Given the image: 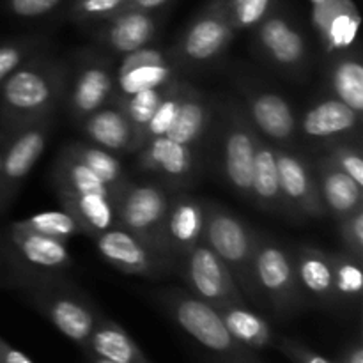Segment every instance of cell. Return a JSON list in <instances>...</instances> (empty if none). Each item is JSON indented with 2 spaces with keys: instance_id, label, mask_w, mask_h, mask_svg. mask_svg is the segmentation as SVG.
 Instances as JSON below:
<instances>
[{
  "instance_id": "cell-1",
  "label": "cell",
  "mask_w": 363,
  "mask_h": 363,
  "mask_svg": "<svg viewBox=\"0 0 363 363\" xmlns=\"http://www.w3.org/2000/svg\"><path fill=\"white\" fill-rule=\"evenodd\" d=\"M67 66L43 52L0 84V128L14 131L53 117L66 96Z\"/></svg>"
},
{
  "instance_id": "cell-2",
  "label": "cell",
  "mask_w": 363,
  "mask_h": 363,
  "mask_svg": "<svg viewBox=\"0 0 363 363\" xmlns=\"http://www.w3.org/2000/svg\"><path fill=\"white\" fill-rule=\"evenodd\" d=\"M7 282L64 337L87 346L101 312L64 273H9Z\"/></svg>"
},
{
  "instance_id": "cell-3",
  "label": "cell",
  "mask_w": 363,
  "mask_h": 363,
  "mask_svg": "<svg viewBox=\"0 0 363 363\" xmlns=\"http://www.w3.org/2000/svg\"><path fill=\"white\" fill-rule=\"evenodd\" d=\"M158 300L176 325L215 354L216 363H262L255 351L245 347L230 335L216 307L208 301L177 289L163 291Z\"/></svg>"
},
{
  "instance_id": "cell-4",
  "label": "cell",
  "mask_w": 363,
  "mask_h": 363,
  "mask_svg": "<svg viewBox=\"0 0 363 363\" xmlns=\"http://www.w3.org/2000/svg\"><path fill=\"white\" fill-rule=\"evenodd\" d=\"M170 195L165 188L151 183L128 181L113 197L116 225L130 233L156 255L174 266L167 243V215Z\"/></svg>"
},
{
  "instance_id": "cell-5",
  "label": "cell",
  "mask_w": 363,
  "mask_h": 363,
  "mask_svg": "<svg viewBox=\"0 0 363 363\" xmlns=\"http://www.w3.org/2000/svg\"><path fill=\"white\" fill-rule=\"evenodd\" d=\"M255 238L257 233L233 211L218 204L206 206L202 241L229 268L243 296H250L255 305H264L254 277Z\"/></svg>"
},
{
  "instance_id": "cell-6",
  "label": "cell",
  "mask_w": 363,
  "mask_h": 363,
  "mask_svg": "<svg viewBox=\"0 0 363 363\" xmlns=\"http://www.w3.org/2000/svg\"><path fill=\"white\" fill-rule=\"evenodd\" d=\"M254 277L264 305L279 318H291L303 307L305 293L298 282L293 252L262 234L255 238Z\"/></svg>"
},
{
  "instance_id": "cell-7",
  "label": "cell",
  "mask_w": 363,
  "mask_h": 363,
  "mask_svg": "<svg viewBox=\"0 0 363 363\" xmlns=\"http://www.w3.org/2000/svg\"><path fill=\"white\" fill-rule=\"evenodd\" d=\"M9 273H66L73 266L67 243L28 229L18 220L4 233Z\"/></svg>"
},
{
  "instance_id": "cell-8",
  "label": "cell",
  "mask_w": 363,
  "mask_h": 363,
  "mask_svg": "<svg viewBox=\"0 0 363 363\" xmlns=\"http://www.w3.org/2000/svg\"><path fill=\"white\" fill-rule=\"evenodd\" d=\"M50 130L52 117L11 131L0 167V215L11 208L25 179L45 152Z\"/></svg>"
},
{
  "instance_id": "cell-9",
  "label": "cell",
  "mask_w": 363,
  "mask_h": 363,
  "mask_svg": "<svg viewBox=\"0 0 363 363\" xmlns=\"http://www.w3.org/2000/svg\"><path fill=\"white\" fill-rule=\"evenodd\" d=\"M116 67L99 53H85L78 60L73 77L67 82V110L77 123L112 101Z\"/></svg>"
},
{
  "instance_id": "cell-10",
  "label": "cell",
  "mask_w": 363,
  "mask_h": 363,
  "mask_svg": "<svg viewBox=\"0 0 363 363\" xmlns=\"http://www.w3.org/2000/svg\"><path fill=\"white\" fill-rule=\"evenodd\" d=\"M181 272L190 286L191 294L208 301L213 307L218 308L229 303H247L233 273L204 241H201L183 259Z\"/></svg>"
},
{
  "instance_id": "cell-11",
  "label": "cell",
  "mask_w": 363,
  "mask_h": 363,
  "mask_svg": "<svg viewBox=\"0 0 363 363\" xmlns=\"http://www.w3.org/2000/svg\"><path fill=\"white\" fill-rule=\"evenodd\" d=\"M234 34L236 28L227 13L225 0H211L183 34L177 55L191 64L213 62L225 52Z\"/></svg>"
},
{
  "instance_id": "cell-12",
  "label": "cell",
  "mask_w": 363,
  "mask_h": 363,
  "mask_svg": "<svg viewBox=\"0 0 363 363\" xmlns=\"http://www.w3.org/2000/svg\"><path fill=\"white\" fill-rule=\"evenodd\" d=\"M174 73L176 64L163 50L144 46L137 52L128 53L116 67L112 103L121 106L138 92L167 85L174 80Z\"/></svg>"
},
{
  "instance_id": "cell-13",
  "label": "cell",
  "mask_w": 363,
  "mask_h": 363,
  "mask_svg": "<svg viewBox=\"0 0 363 363\" xmlns=\"http://www.w3.org/2000/svg\"><path fill=\"white\" fill-rule=\"evenodd\" d=\"M257 138L250 119L240 108L230 106L223 131V172L230 188L245 199H252V165Z\"/></svg>"
},
{
  "instance_id": "cell-14",
  "label": "cell",
  "mask_w": 363,
  "mask_h": 363,
  "mask_svg": "<svg viewBox=\"0 0 363 363\" xmlns=\"http://www.w3.org/2000/svg\"><path fill=\"white\" fill-rule=\"evenodd\" d=\"M101 257L112 268L128 275L158 279L170 272V264L121 227H112L94 238Z\"/></svg>"
},
{
  "instance_id": "cell-15",
  "label": "cell",
  "mask_w": 363,
  "mask_h": 363,
  "mask_svg": "<svg viewBox=\"0 0 363 363\" xmlns=\"http://www.w3.org/2000/svg\"><path fill=\"white\" fill-rule=\"evenodd\" d=\"M280 188L289 208L291 218H323L326 216L318 179L301 158L286 149L275 147Z\"/></svg>"
},
{
  "instance_id": "cell-16",
  "label": "cell",
  "mask_w": 363,
  "mask_h": 363,
  "mask_svg": "<svg viewBox=\"0 0 363 363\" xmlns=\"http://www.w3.org/2000/svg\"><path fill=\"white\" fill-rule=\"evenodd\" d=\"M312 4V23L330 55L347 53L357 46L362 16L353 0H318Z\"/></svg>"
},
{
  "instance_id": "cell-17",
  "label": "cell",
  "mask_w": 363,
  "mask_h": 363,
  "mask_svg": "<svg viewBox=\"0 0 363 363\" xmlns=\"http://www.w3.org/2000/svg\"><path fill=\"white\" fill-rule=\"evenodd\" d=\"M257 45L269 62L296 74L308 60V48L301 32L284 16L272 14L257 25Z\"/></svg>"
},
{
  "instance_id": "cell-18",
  "label": "cell",
  "mask_w": 363,
  "mask_h": 363,
  "mask_svg": "<svg viewBox=\"0 0 363 363\" xmlns=\"http://www.w3.org/2000/svg\"><path fill=\"white\" fill-rule=\"evenodd\" d=\"M158 30V20L147 11L126 9L103 21L96 30L98 45L113 55H128L131 52L149 46Z\"/></svg>"
},
{
  "instance_id": "cell-19",
  "label": "cell",
  "mask_w": 363,
  "mask_h": 363,
  "mask_svg": "<svg viewBox=\"0 0 363 363\" xmlns=\"http://www.w3.org/2000/svg\"><path fill=\"white\" fill-rule=\"evenodd\" d=\"M245 105L250 123L259 135L275 144H291L298 130L293 106L284 96L268 91H245Z\"/></svg>"
},
{
  "instance_id": "cell-20",
  "label": "cell",
  "mask_w": 363,
  "mask_h": 363,
  "mask_svg": "<svg viewBox=\"0 0 363 363\" xmlns=\"http://www.w3.org/2000/svg\"><path fill=\"white\" fill-rule=\"evenodd\" d=\"M206 222V206L190 195L170 197L167 215V243L174 262L183 259L202 241Z\"/></svg>"
},
{
  "instance_id": "cell-21",
  "label": "cell",
  "mask_w": 363,
  "mask_h": 363,
  "mask_svg": "<svg viewBox=\"0 0 363 363\" xmlns=\"http://www.w3.org/2000/svg\"><path fill=\"white\" fill-rule=\"evenodd\" d=\"M138 167L145 172L160 174L172 181H184L197 169L195 147L179 144L167 137L145 142L138 151Z\"/></svg>"
},
{
  "instance_id": "cell-22",
  "label": "cell",
  "mask_w": 363,
  "mask_h": 363,
  "mask_svg": "<svg viewBox=\"0 0 363 363\" xmlns=\"http://www.w3.org/2000/svg\"><path fill=\"white\" fill-rule=\"evenodd\" d=\"M293 255L298 282L303 293L323 305H340L330 252L315 247H300Z\"/></svg>"
},
{
  "instance_id": "cell-23",
  "label": "cell",
  "mask_w": 363,
  "mask_h": 363,
  "mask_svg": "<svg viewBox=\"0 0 363 363\" xmlns=\"http://www.w3.org/2000/svg\"><path fill=\"white\" fill-rule=\"evenodd\" d=\"M315 172L323 204L328 215L342 220L344 216L363 208L362 184L337 169L326 156L315 162Z\"/></svg>"
},
{
  "instance_id": "cell-24",
  "label": "cell",
  "mask_w": 363,
  "mask_h": 363,
  "mask_svg": "<svg viewBox=\"0 0 363 363\" xmlns=\"http://www.w3.org/2000/svg\"><path fill=\"white\" fill-rule=\"evenodd\" d=\"M252 199L262 211L286 213L291 216L280 188L275 145L264 140L261 135L257 138L254 165H252Z\"/></svg>"
},
{
  "instance_id": "cell-25",
  "label": "cell",
  "mask_w": 363,
  "mask_h": 363,
  "mask_svg": "<svg viewBox=\"0 0 363 363\" xmlns=\"http://www.w3.org/2000/svg\"><path fill=\"white\" fill-rule=\"evenodd\" d=\"M85 137L92 144L110 152H131L133 147V128L126 113L116 103H106L80 123Z\"/></svg>"
},
{
  "instance_id": "cell-26",
  "label": "cell",
  "mask_w": 363,
  "mask_h": 363,
  "mask_svg": "<svg viewBox=\"0 0 363 363\" xmlns=\"http://www.w3.org/2000/svg\"><path fill=\"white\" fill-rule=\"evenodd\" d=\"M57 199L64 211L77 220L80 233L94 240L105 230L116 227L113 199L96 194H78V191L55 190Z\"/></svg>"
},
{
  "instance_id": "cell-27",
  "label": "cell",
  "mask_w": 363,
  "mask_h": 363,
  "mask_svg": "<svg viewBox=\"0 0 363 363\" xmlns=\"http://www.w3.org/2000/svg\"><path fill=\"white\" fill-rule=\"evenodd\" d=\"M84 351L85 354H94L112 363H151L130 333L103 314L99 315Z\"/></svg>"
},
{
  "instance_id": "cell-28",
  "label": "cell",
  "mask_w": 363,
  "mask_h": 363,
  "mask_svg": "<svg viewBox=\"0 0 363 363\" xmlns=\"http://www.w3.org/2000/svg\"><path fill=\"white\" fill-rule=\"evenodd\" d=\"M360 119L362 113L354 112L340 99L332 98L315 103L312 108H308L298 126L307 137L335 138L357 130Z\"/></svg>"
},
{
  "instance_id": "cell-29",
  "label": "cell",
  "mask_w": 363,
  "mask_h": 363,
  "mask_svg": "<svg viewBox=\"0 0 363 363\" xmlns=\"http://www.w3.org/2000/svg\"><path fill=\"white\" fill-rule=\"evenodd\" d=\"M211 113L213 108L209 105V99L201 91L186 84L183 98L165 137L195 147L211 123Z\"/></svg>"
},
{
  "instance_id": "cell-30",
  "label": "cell",
  "mask_w": 363,
  "mask_h": 363,
  "mask_svg": "<svg viewBox=\"0 0 363 363\" xmlns=\"http://www.w3.org/2000/svg\"><path fill=\"white\" fill-rule=\"evenodd\" d=\"M225 323L230 335L252 351H261L273 344V332L269 323L257 312L250 311L247 303H229L216 308Z\"/></svg>"
},
{
  "instance_id": "cell-31",
  "label": "cell",
  "mask_w": 363,
  "mask_h": 363,
  "mask_svg": "<svg viewBox=\"0 0 363 363\" xmlns=\"http://www.w3.org/2000/svg\"><path fill=\"white\" fill-rule=\"evenodd\" d=\"M328 85L337 99L354 112H363V64L358 53L347 52L335 57L330 67Z\"/></svg>"
},
{
  "instance_id": "cell-32",
  "label": "cell",
  "mask_w": 363,
  "mask_h": 363,
  "mask_svg": "<svg viewBox=\"0 0 363 363\" xmlns=\"http://www.w3.org/2000/svg\"><path fill=\"white\" fill-rule=\"evenodd\" d=\"M62 151L73 156L80 163H84L89 170H92L112 190L113 197L130 181L119 160L110 151L99 147V145L85 144V142H71Z\"/></svg>"
},
{
  "instance_id": "cell-33",
  "label": "cell",
  "mask_w": 363,
  "mask_h": 363,
  "mask_svg": "<svg viewBox=\"0 0 363 363\" xmlns=\"http://www.w3.org/2000/svg\"><path fill=\"white\" fill-rule=\"evenodd\" d=\"M52 181L55 190L96 194L113 199L112 190L92 170H89L84 163H80L64 151H60L55 167H53Z\"/></svg>"
},
{
  "instance_id": "cell-34",
  "label": "cell",
  "mask_w": 363,
  "mask_h": 363,
  "mask_svg": "<svg viewBox=\"0 0 363 363\" xmlns=\"http://www.w3.org/2000/svg\"><path fill=\"white\" fill-rule=\"evenodd\" d=\"M167 85L138 92V94L131 96V98H128L126 101L121 105V108H123L124 113H126L128 121H130L131 128H133V147H131V152L140 151L144 131L145 128H147L149 121L152 119L155 112L158 110L162 99L165 98Z\"/></svg>"
},
{
  "instance_id": "cell-35",
  "label": "cell",
  "mask_w": 363,
  "mask_h": 363,
  "mask_svg": "<svg viewBox=\"0 0 363 363\" xmlns=\"http://www.w3.org/2000/svg\"><path fill=\"white\" fill-rule=\"evenodd\" d=\"M333 264V277H335L337 296L340 305L342 303H358L362 300L363 291V262L351 257L346 252H330Z\"/></svg>"
},
{
  "instance_id": "cell-36",
  "label": "cell",
  "mask_w": 363,
  "mask_h": 363,
  "mask_svg": "<svg viewBox=\"0 0 363 363\" xmlns=\"http://www.w3.org/2000/svg\"><path fill=\"white\" fill-rule=\"evenodd\" d=\"M43 52H46V39L39 35H27L0 43V84L27 60Z\"/></svg>"
},
{
  "instance_id": "cell-37",
  "label": "cell",
  "mask_w": 363,
  "mask_h": 363,
  "mask_svg": "<svg viewBox=\"0 0 363 363\" xmlns=\"http://www.w3.org/2000/svg\"><path fill=\"white\" fill-rule=\"evenodd\" d=\"M25 227L35 230L39 234H45L48 238H55V240L67 241L73 236L80 233L77 220L69 215L67 211H41L38 215L30 216V218L20 220Z\"/></svg>"
},
{
  "instance_id": "cell-38",
  "label": "cell",
  "mask_w": 363,
  "mask_h": 363,
  "mask_svg": "<svg viewBox=\"0 0 363 363\" xmlns=\"http://www.w3.org/2000/svg\"><path fill=\"white\" fill-rule=\"evenodd\" d=\"M225 7L236 32L247 30L268 16L272 0H225Z\"/></svg>"
},
{
  "instance_id": "cell-39",
  "label": "cell",
  "mask_w": 363,
  "mask_h": 363,
  "mask_svg": "<svg viewBox=\"0 0 363 363\" xmlns=\"http://www.w3.org/2000/svg\"><path fill=\"white\" fill-rule=\"evenodd\" d=\"M128 0H73L69 14L78 23L105 21L124 9Z\"/></svg>"
},
{
  "instance_id": "cell-40",
  "label": "cell",
  "mask_w": 363,
  "mask_h": 363,
  "mask_svg": "<svg viewBox=\"0 0 363 363\" xmlns=\"http://www.w3.org/2000/svg\"><path fill=\"white\" fill-rule=\"evenodd\" d=\"M326 158H328L337 169L342 170V172L347 174L351 179L357 181L358 184L363 186V158L360 149L354 147V145L351 144L330 145Z\"/></svg>"
},
{
  "instance_id": "cell-41",
  "label": "cell",
  "mask_w": 363,
  "mask_h": 363,
  "mask_svg": "<svg viewBox=\"0 0 363 363\" xmlns=\"http://www.w3.org/2000/svg\"><path fill=\"white\" fill-rule=\"evenodd\" d=\"M339 222L344 252L363 262V208L344 216Z\"/></svg>"
},
{
  "instance_id": "cell-42",
  "label": "cell",
  "mask_w": 363,
  "mask_h": 363,
  "mask_svg": "<svg viewBox=\"0 0 363 363\" xmlns=\"http://www.w3.org/2000/svg\"><path fill=\"white\" fill-rule=\"evenodd\" d=\"M62 0H6V7L13 16L39 18L52 13Z\"/></svg>"
},
{
  "instance_id": "cell-43",
  "label": "cell",
  "mask_w": 363,
  "mask_h": 363,
  "mask_svg": "<svg viewBox=\"0 0 363 363\" xmlns=\"http://www.w3.org/2000/svg\"><path fill=\"white\" fill-rule=\"evenodd\" d=\"M277 347H279L280 353L286 354L293 363H335L323 357V354L315 353L314 350L307 347L305 344L293 339H286V337L277 342Z\"/></svg>"
},
{
  "instance_id": "cell-44",
  "label": "cell",
  "mask_w": 363,
  "mask_h": 363,
  "mask_svg": "<svg viewBox=\"0 0 363 363\" xmlns=\"http://www.w3.org/2000/svg\"><path fill=\"white\" fill-rule=\"evenodd\" d=\"M0 363H34L23 351L11 346L6 339L0 337Z\"/></svg>"
},
{
  "instance_id": "cell-45",
  "label": "cell",
  "mask_w": 363,
  "mask_h": 363,
  "mask_svg": "<svg viewBox=\"0 0 363 363\" xmlns=\"http://www.w3.org/2000/svg\"><path fill=\"white\" fill-rule=\"evenodd\" d=\"M339 363H363V344L362 339H357L351 342L340 354Z\"/></svg>"
},
{
  "instance_id": "cell-46",
  "label": "cell",
  "mask_w": 363,
  "mask_h": 363,
  "mask_svg": "<svg viewBox=\"0 0 363 363\" xmlns=\"http://www.w3.org/2000/svg\"><path fill=\"white\" fill-rule=\"evenodd\" d=\"M169 2L170 0H128L123 11L133 9V11H147V13H152V11L160 9V7H163Z\"/></svg>"
},
{
  "instance_id": "cell-47",
  "label": "cell",
  "mask_w": 363,
  "mask_h": 363,
  "mask_svg": "<svg viewBox=\"0 0 363 363\" xmlns=\"http://www.w3.org/2000/svg\"><path fill=\"white\" fill-rule=\"evenodd\" d=\"M11 133L9 131L2 130L0 128V167H2V158H4V151H6V145H7V140H9Z\"/></svg>"
},
{
  "instance_id": "cell-48",
  "label": "cell",
  "mask_w": 363,
  "mask_h": 363,
  "mask_svg": "<svg viewBox=\"0 0 363 363\" xmlns=\"http://www.w3.org/2000/svg\"><path fill=\"white\" fill-rule=\"evenodd\" d=\"M87 362H89V363H112V362L105 360V358L94 357V354H87Z\"/></svg>"
},
{
  "instance_id": "cell-49",
  "label": "cell",
  "mask_w": 363,
  "mask_h": 363,
  "mask_svg": "<svg viewBox=\"0 0 363 363\" xmlns=\"http://www.w3.org/2000/svg\"><path fill=\"white\" fill-rule=\"evenodd\" d=\"M311 2H318V0H311Z\"/></svg>"
}]
</instances>
